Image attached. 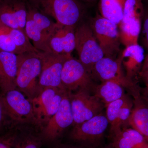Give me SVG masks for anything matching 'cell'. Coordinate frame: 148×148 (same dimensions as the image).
Segmentation results:
<instances>
[{
  "mask_svg": "<svg viewBox=\"0 0 148 148\" xmlns=\"http://www.w3.org/2000/svg\"><path fill=\"white\" fill-rule=\"evenodd\" d=\"M27 14L25 0H0V22L7 27L25 33Z\"/></svg>",
  "mask_w": 148,
  "mask_h": 148,
  "instance_id": "14",
  "label": "cell"
},
{
  "mask_svg": "<svg viewBox=\"0 0 148 148\" xmlns=\"http://www.w3.org/2000/svg\"><path fill=\"white\" fill-rule=\"evenodd\" d=\"M16 88L31 101L40 92L39 80L42 68L41 52L17 55Z\"/></svg>",
  "mask_w": 148,
  "mask_h": 148,
  "instance_id": "2",
  "label": "cell"
},
{
  "mask_svg": "<svg viewBox=\"0 0 148 148\" xmlns=\"http://www.w3.org/2000/svg\"><path fill=\"white\" fill-rule=\"evenodd\" d=\"M61 89L47 87L42 90L38 95L31 100L38 124L40 125L44 114L53 97Z\"/></svg>",
  "mask_w": 148,
  "mask_h": 148,
  "instance_id": "22",
  "label": "cell"
},
{
  "mask_svg": "<svg viewBox=\"0 0 148 148\" xmlns=\"http://www.w3.org/2000/svg\"><path fill=\"white\" fill-rule=\"evenodd\" d=\"M111 137L112 148H148L145 138L133 128H122Z\"/></svg>",
  "mask_w": 148,
  "mask_h": 148,
  "instance_id": "19",
  "label": "cell"
},
{
  "mask_svg": "<svg viewBox=\"0 0 148 148\" xmlns=\"http://www.w3.org/2000/svg\"><path fill=\"white\" fill-rule=\"evenodd\" d=\"M27 97L17 88L2 92L3 104L10 122L38 124L32 102Z\"/></svg>",
  "mask_w": 148,
  "mask_h": 148,
  "instance_id": "8",
  "label": "cell"
},
{
  "mask_svg": "<svg viewBox=\"0 0 148 148\" xmlns=\"http://www.w3.org/2000/svg\"><path fill=\"white\" fill-rule=\"evenodd\" d=\"M126 77L131 81L141 71L145 58L144 48L139 44L125 47L120 54Z\"/></svg>",
  "mask_w": 148,
  "mask_h": 148,
  "instance_id": "18",
  "label": "cell"
},
{
  "mask_svg": "<svg viewBox=\"0 0 148 148\" xmlns=\"http://www.w3.org/2000/svg\"><path fill=\"white\" fill-rule=\"evenodd\" d=\"M61 81L63 88L69 92L81 90L93 92L96 87L82 63L72 56L64 63Z\"/></svg>",
  "mask_w": 148,
  "mask_h": 148,
  "instance_id": "9",
  "label": "cell"
},
{
  "mask_svg": "<svg viewBox=\"0 0 148 148\" xmlns=\"http://www.w3.org/2000/svg\"><path fill=\"white\" fill-rule=\"evenodd\" d=\"M75 28L58 25L49 42L51 52L61 55L72 56L75 45Z\"/></svg>",
  "mask_w": 148,
  "mask_h": 148,
  "instance_id": "17",
  "label": "cell"
},
{
  "mask_svg": "<svg viewBox=\"0 0 148 148\" xmlns=\"http://www.w3.org/2000/svg\"><path fill=\"white\" fill-rule=\"evenodd\" d=\"M82 2L86 3H92L95 2L96 0H79Z\"/></svg>",
  "mask_w": 148,
  "mask_h": 148,
  "instance_id": "35",
  "label": "cell"
},
{
  "mask_svg": "<svg viewBox=\"0 0 148 148\" xmlns=\"http://www.w3.org/2000/svg\"><path fill=\"white\" fill-rule=\"evenodd\" d=\"M133 106V101L132 102L129 99L124 106L122 107L115 123L113 127H111L110 129L111 136L120 131L122 129L123 125H125L128 124V121Z\"/></svg>",
  "mask_w": 148,
  "mask_h": 148,
  "instance_id": "25",
  "label": "cell"
},
{
  "mask_svg": "<svg viewBox=\"0 0 148 148\" xmlns=\"http://www.w3.org/2000/svg\"><path fill=\"white\" fill-rule=\"evenodd\" d=\"M75 39L79 60L90 74L95 64L104 55L90 25L84 24L75 30Z\"/></svg>",
  "mask_w": 148,
  "mask_h": 148,
  "instance_id": "6",
  "label": "cell"
},
{
  "mask_svg": "<svg viewBox=\"0 0 148 148\" xmlns=\"http://www.w3.org/2000/svg\"><path fill=\"white\" fill-rule=\"evenodd\" d=\"M69 92L73 117V126L102 113L105 107L104 104L95 95H90L89 91L81 90L75 93Z\"/></svg>",
  "mask_w": 148,
  "mask_h": 148,
  "instance_id": "11",
  "label": "cell"
},
{
  "mask_svg": "<svg viewBox=\"0 0 148 148\" xmlns=\"http://www.w3.org/2000/svg\"><path fill=\"white\" fill-rule=\"evenodd\" d=\"M42 143L40 135L18 132L13 148H41Z\"/></svg>",
  "mask_w": 148,
  "mask_h": 148,
  "instance_id": "24",
  "label": "cell"
},
{
  "mask_svg": "<svg viewBox=\"0 0 148 148\" xmlns=\"http://www.w3.org/2000/svg\"><path fill=\"white\" fill-rule=\"evenodd\" d=\"M143 14V0H125L123 17L118 25L121 42L125 47L138 44Z\"/></svg>",
  "mask_w": 148,
  "mask_h": 148,
  "instance_id": "4",
  "label": "cell"
},
{
  "mask_svg": "<svg viewBox=\"0 0 148 148\" xmlns=\"http://www.w3.org/2000/svg\"><path fill=\"white\" fill-rule=\"evenodd\" d=\"M138 75L145 84L146 87L148 88V71H141Z\"/></svg>",
  "mask_w": 148,
  "mask_h": 148,
  "instance_id": "31",
  "label": "cell"
},
{
  "mask_svg": "<svg viewBox=\"0 0 148 148\" xmlns=\"http://www.w3.org/2000/svg\"><path fill=\"white\" fill-rule=\"evenodd\" d=\"M42 68L39 80L40 91L47 87L63 89L61 76L64 64L72 56L61 55L52 52H41Z\"/></svg>",
  "mask_w": 148,
  "mask_h": 148,
  "instance_id": "13",
  "label": "cell"
},
{
  "mask_svg": "<svg viewBox=\"0 0 148 148\" xmlns=\"http://www.w3.org/2000/svg\"><path fill=\"white\" fill-rule=\"evenodd\" d=\"M109 123L102 113L90 119L73 126L70 138L80 146L98 148L100 146Z\"/></svg>",
  "mask_w": 148,
  "mask_h": 148,
  "instance_id": "5",
  "label": "cell"
},
{
  "mask_svg": "<svg viewBox=\"0 0 148 148\" xmlns=\"http://www.w3.org/2000/svg\"><path fill=\"white\" fill-rule=\"evenodd\" d=\"M73 122L69 92L66 91L57 112L42 128L40 135L42 141L49 143L55 142Z\"/></svg>",
  "mask_w": 148,
  "mask_h": 148,
  "instance_id": "12",
  "label": "cell"
},
{
  "mask_svg": "<svg viewBox=\"0 0 148 148\" xmlns=\"http://www.w3.org/2000/svg\"><path fill=\"white\" fill-rule=\"evenodd\" d=\"M0 50L18 55L20 52L14 45L9 32V28L0 22Z\"/></svg>",
  "mask_w": 148,
  "mask_h": 148,
  "instance_id": "26",
  "label": "cell"
},
{
  "mask_svg": "<svg viewBox=\"0 0 148 148\" xmlns=\"http://www.w3.org/2000/svg\"><path fill=\"white\" fill-rule=\"evenodd\" d=\"M53 148H88L85 147L81 146L73 145H58L56 147H54Z\"/></svg>",
  "mask_w": 148,
  "mask_h": 148,
  "instance_id": "33",
  "label": "cell"
},
{
  "mask_svg": "<svg viewBox=\"0 0 148 148\" xmlns=\"http://www.w3.org/2000/svg\"><path fill=\"white\" fill-rule=\"evenodd\" d=\"M93 92V95L103 103L105 107L125 95L123 87L120 84L112 81L101 82L96 86Z\"/></svg>",
  "mask_w": 148,
  "mask_h": 148,
  "instance_id": "20",
  "label": "cell"
},
{
  "mask_svg": "<svg viewBox=\"0 0 148 148\" xmlns=\"http://www.w3.org/2000/svg\"><path fill=\"white\" fill-rule=\"evenodd\" d=\"M90 22V28L104 56L116 58L121 43L118 26L98 13Z\"/></svg>",
  "mask_w": 148,
  "mask_h": 148,
  "instance_id": "7",
  "label": "cell"
},
{
  "mask_svg": "<svg viewBox=\"0 0 148 148\" xmlns=\"http://www.w3.org/2000/svg\"><path fill=\"white\" fill-rule=\"evenodd\" d=\"M2 92L0 90V135L8 130V123L10 122L6 114L2 101ZM11 129V128H10Z\"/></svg>",
  "mask_w": 148,
  "mask_h": 148,
  "instance_id": "30",
  "label": "cell"
},
{
  "mask_svg": "<svg viewBox=\"0 0 148 148\" xmlns=\"http://www.w3.org/2000/svg\"><path fill=\"white\" fill-rule=\"evenodd\" d=\"M121 55L118 58H111L104 56L93 66L91 71L92 79L101 82L112 81L120 84L130 91L136 89L138 86L135 82L126 77L122 69Z\"/></svg>",
  "mask_w": 148,
  "mask_h": 148,
  "instance_id": "10",
  "label": "cell"
},
{
  "mask_svg": "<svg viewBox=\"0 0 148 148\" xmlns=\"http://www.w3.org/2000/svg\"><path fill=\"white\" fill-rule=\"evenodd\" d=\"M28 7L25 33L41 52H51L49 42L58 25L27 1Z\"/></svg>",
  "mask_w": 148,
  "mask_h": 148,
  "instance_id": "3",
  "label": "cell"
},
{
  "mask_svg": "<svg viewBox=\"0 0 148 148\" xmlns=\"http://www.w3.org/2000/svg\"><path fill=\"white\" fill-rule=\"evenodd\" d=\"M125 0H99L100 14L118 26L123 17Z\"/></svg>",
  "mask_w": 148,
  "mask_h": 148,
  "instance_id": "21",
  "label": "cell"
},
{
  "mask_svg": "<svg viewBox=\"0 0 148 148\" xmlns=\"http://www.w3.org/2000/svg\"><path fill=\"white\" fill-rule=\"evenodd\" d=\"M17 69V54L0 50V90L3 92L16 88Z\"/></svg>",
  "mask_w": 148,
  "mask_h": 148,
  "instance_id": "15",
  "label": "cell"
},
{
  "mask_svg": "<svg viewBox=\"0 0 148 148\" xmlns=\"http://www.w3.org/2000/svg\"><path fill=\"white\" fill-rule=\"evenodd\" d=\"M130 93L134 100L128 124L140 132L148 143V104L141 97L140 88Z\"/></svg>",
  "mask_w": 148,
  "mask_h": 148,
  "instance_id": "16",
  "label": "cell"
},
{
  "mask_svg": "<svg viewBox=\"0 0 148 148\" xmlns=\"http://www.w3.org/2000/svg\"><path fill=\"white\" fill-rule=\"evenodd\" d=\"M60 26L75 27L85 12L79 0H27Z\"/></svg>",
  "mask_w": 148,
  "mask_h": 148,
  "instance_id": "1",
  "label": "cell"
},
{
  "mask_svg": "<svg viewBox=\"0 0 148 148\" xmlns=\"http://www.w3.org/2000/svg\"><path fill=\"white\" fill-rule=\"evenodd\" d=\"M25 1H27V0H25Z\"/></svg>",
  "mask_w": 148,
  "mask_h": 148,
  "instance_id": "36",
  "label": "cell"
},
{
  "mask_svg": "<svg viewBox=\"0 0 148 148\" xmlns=\"http://www.w3.org/2000/svg\"><path fill=\"white\" fill-rule=\"evenodd\" d=\"M140 93L141 97L148 104V88H140Z\"/></svg>",
  "mask_w": 148,
  "mask_h": 148,
  "instance_id": "32",
  "label": "cell"
},
{
  "mask_svg": "<svg viewBox=\"0 0 148 148\" xmlns=\"http://www.w3.org/2000/svg\"><path fill=\"white\" fill-rule=\"evenodd\" d=\"M144 6V14L142 22V47L148 50V0H143Z\"/></svg>",
  "mask_w": 148,
  "mask_h": 148,
  "instance_id": "29",
  "label": "cell"
},
{
  "mask_svg": "<svg viewBox=\"0 0 148 148\" xmlns=\"http://www.w3.org/2000/svg\"><path fill=\"white\" fill-rule=\"evenodd\" d=\"M18 132L17 130L12 127L0 135V148H13Z\"/></svg>",
  "mask_w": 148,
  "mask_h": 148,
  "instance_id": "28",
  "label": "cell"
},
{
  "mask_svg": "<svg viewBox=\"0 0 148 148\" xmlns=\"http://www.w3.org/2000/svg\"><path fill=\"white\" fill-rule=\"evenodd\" d=\"M148 71V53L145 56L141 71Z\"/></svg>",
  "mask_w": 148,
  "mask_h": 148,
  "instance_id": "34",
  "label": "cell"
},
{
  "mask_svg": "<svg viewBox=\"0 0 148 148\" xmlns=\"http://www.w3.org/2000/svg\"><path fill=\"white\" fill-rule=\"evenodd\" d=\"M10 34L20 54L26 52H40L32 44L26 33L18 29L9 28Z\"/></svg>",
  "mask_w": 148,
  "mask_h": 148,
  "instance_id": "23",
  "label": "cell"
},
{
  "mask_svg": "<svg viewBox=\"0 0 148 148\" xmlns=\"http://www.w3.org/2000/svg\"><path fill=\"white\" fill-rule=\"evenodd\" d=\"M129 99L127 95H125L120 99L110 103L106 106V116L109 124H110V128L113 127L115 123L121 109Z\"/></svg>",
  "mask_w": 148,
  "mask_h": 148,
  "instance_id": "27",
  "label": "cell"
}]
</instances>
